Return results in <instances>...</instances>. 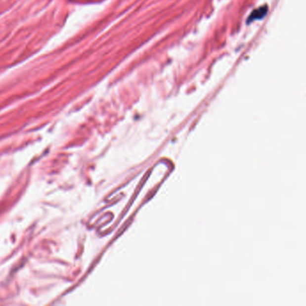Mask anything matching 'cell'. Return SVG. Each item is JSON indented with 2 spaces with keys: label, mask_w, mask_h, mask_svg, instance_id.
Wrapping results in <instances>:
<instances>
[]
</instances>
